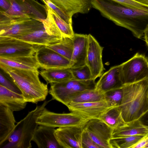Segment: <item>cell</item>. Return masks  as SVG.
Listing matches in <instances>:
<instances>
[{
  "mask_svg": "<svg viewBox=\"0 0 148 148\" xmlns=\"http://www.w3.org/2000/svg\"><path fill=\"white\" fill-rule=\"evenodd\" d=\"M119 108L126 123L140 119L148 112V79L123 84Z\"/></svg>",
  "mask_w": 148,
  "mask_h": 148,
  "instance_id": "obj_2",
  "label": "cell"
},
{
  "mask_svg": "<svg viewBox=\"0 0 148 148\" xmlns=\"http://www.w3.org/2000/svg\"><path fill=\"white\" fill-rule=\"evenodd\" d=\"M46 46L70 61L73 49L72 38L63 37L59 42Z\"/></svg>",
  "mask_w": 148,
  "mask_h": 148,
  "instance_id": "obj_29",
  "label": "cell"
},
{
  "mask_svg": "<svg viewBox=\"0 0 148 148\" xmlns=\"http://www.w3.org/2000/svg\"><path fill=\"white\" fill-rule=\"evenodd\" d=\"M27 103L21 94L13 92L0 85V105L7 107L13 112L24 109Z\"/></svg>",
  "mask_w": 148,
  "mask_h": 148,
  "instance_id": "obj_22",
  "label": "cell"
},
{
  "mask_svg": "<svg viewBox=\"0 0 148 148\" xmlns=\"http://www.w3.org/2000/svg\"><path fill=\"white\" fill-rule=\"evenodd\" d=\"M50 101H45L42 105L29 112L16 125L14 130L8 140L0 148H30L31 141L39 125L36 121L38 116Z\"/></svg>",
  "mask_w": 148,
  "mask_h": 148,
  "instance_id": "obj_4",
  "label": "cell"
},
{
  "mask_svg": "<svg viewBox=\"0 0 148 148\" xmlns=\"http://www.w3.org/2000/svg\"><path fill=\"white\" fill-rule=\"evenodd\" d=\"M0 63L12 68L23 70L36 71L40 68L34 55L29 56L0 57Z\"/></svg>",
  "mask_w": 148,
  "mask_h": 148,
  "instance_id": "obj_23",
  "label": "cell"
},
{
  "mask_svg": "<svg viewBox=\"0 0 148 148\" xmlns=\"http://www.w3.org/2000/svg\"><path fill=\"white\" fill-rule=\"evenodd\" d=\"M146 138L148 142V134H147V136Z\"/></svg>",
  "mask_w": 148,
  "mask_h": 148,
  "instance_id": "obj_41",
  "label": "cell"
},
{
  "mask_svg": "<svg viewBox=\"0 0 148 148\" xmlns=\"http://www.w3.org/2000/svg\"><path fill=\"white\" fill-rule=\"evenodd\" d=\"M73 78L79 80H93L90 71L86 65L76 67L70 68Z\"/></svg>",
  "mask_w": 148,
  "mask_h": 148,
  "instance_id": "obj_32",
  "label": "cell"
},
{
  "mask_svg": "<svg viewBox=\"0 0 148 148\" xmlns=\"http://www.w3.org/2000/svg\"><path fill=\"white\" fill-rule=\"evenodd\" d=\"M138 2L148 5V0H134Z\"/></svg>",
  "mask_w": 148,
  "mask_h": 148,
  "instance_id": "obj_39",
  "label": "cell"
},
{
  "mask_svg": "<svg viewBox=\"0 0 148 148\" xmlns=\"http://www.w3.org/2000/svg\"><path fill=\"white\" fill-rule=\"evenodd\" d=\"M16 123L13 112L0 105V146L8 140L13 132Z\"/></svg>",
  "mask_w": 148,
  "mask_h": 148,
  "instance_id": "obj_21",
  "label": "cell"
},
{
  "mask_svg": "<svg viewBox=\"0 0 148 148\" xmlns=\"http://www.w3.org/2000/svg\"><path fill=\"white\" fill-rule=\"evenodd\" d=\"M145 117V121L148 124V114H147Z\"/></svg>",
  "mask_w": 148,
  "mask_h": 148,
  "instance_id": "obj_40",
  "label": "cell"
},
{
  "mask_svg": "<svg viewBox=\"0 0 148 148\" xmlns=\"http://www.w3.org/2000/svg\"><path fill=\"white\" fill-rule=\"evenodd\" d=\"M40 74L47 82V84L60 83L73 79L70 68L44 69Z\"/></svg>",
  "mask_w": 148,
  "mask_h": 148,
  "instance_id": "obj_26",
  "label": "cell"
},
{
  "mask_svg": "<svg viewBox=\"0 0 148 148\" xmlns=\"http://www.w3.org/2000/svg\"><path fill=\"white\" fill-rule=\"evenodd\" d=\"M44 29L42 22L37 19L13 16L0 11V36L15 38Z\"/></svg>",
  "mask_w": 148,
  "mask_h": 148,
  "instance_id": "obj_5",
  "label": "cell"
},
{
  "mask_svg": "<svg viewBox=\"0 0 148 148\" xmlns=\"http://www.w3.org/2000/svg\"><path fill=\"white\" fill-rule=\"evenodd\" d=\"M1 69L0 72V85L16 93L21 94V92L11 77Z\"/></svg>",
  "mask_w": 148,
  "mask_h": 148,
  "instance_id": "obj_33",
  "label": "cell"
},
{
  "mask_svg": "<svg viewBox=\"0 0 148 148\" xmlns=\"http://www.w3.org/2000/svg\"><path fill=\"white\" fill-rule=\"evenodd\" d=\"M36 45L14 38L0 36V57H17L34 55Z\"/></svg>",
  "mask_w": 148,
  "mask_h": 148,
  "instance_id": "obj_10",
  "label": "cell"
},
{
  "mask_svg": "<svg viewBox=\"0 0 148 148\" xmlns=\"http://www.w3.org/2000/svg\"><path fill=\"white\" fill-rule=\"evenodd\" d=\"M34 55L43 69L71 67L69 60L46 46L36 45Z\"/></svg>",
  "mask_w": 148,
  "mask_h": 148,
  "instance_id": "obj_12",
  "label": "cell"
},
{
  "mask_svg": "<svg viewBox=\"0 0 148 148\" xmlns=\"http://www.w3.org/2000/svg\"><path fill=\"white\" fill-rule=\"evenodd\" d=\"M66 106L71 112L78 113L90 119H100L105 112L112 108L106 101L84 103H71Z\"/></svg>",
  "mask_w": 148,
  "mask_h": 148,
  "instance_id": "obj_16",
  "label": "cell"
},
{
  "mask_svg": "<svg viewBox=\"0 0 148 148\" xmlns=\"http://www.w3.org/2000/svg\"><path fill=\"white\" fill-rule=\"evenodd\" d=\"M121 86L103 93L105 100L111 107H113L120 106L123 96Z\"/></svg>",
  "mask_w": 148,
  "mask_h": 148,
  "instance_id": "obj_31",
  "label": "cell"
},
{
  "mask_svg": "<svg viewBox=\"0 0 148 148\" xmlns=\"http://www.w3.org/2000/svg\"><path fill=\"white\" fill-rule=\"evenodd\" d=\"M84 129L101 148H111L110 141L113 129L101 120L90 119L85 124Z\"/></svg>",
  "mask_w": 148,
  "mask_h": 148,
  "instance_id": "obj_14",
  "label": "cell"
},
{
  "mask_svg": "<svg viewBox=\"0 0 148 148\" xmlns=\"http://www.w3.org/2000/svg\"><path fill=\"white\" fill-rule=\"evenodd\" d=\"M34 134L32 141L40 148H62L56 138L55 128L39 125Z\"/></svg>",
  "mask_w": 148,
  "mask_h": 148,
  "instance_id": "obj_19",
  "label": "cell"
},
{
  "mask_svg": "<svg viewBox=\"0 0 148 148\" xmlns=\"http://www.w3.org/2000/svg\"><path fill=\"white\" fill-rule=\"evenodd\" d=\"M120 65L121 79L123 84L148 79V60L143 55L137 53Z\"/></svg>",
  "mask_w": 148,
  "mask_h": 148,
  "instance_id": "obj_7",
  "label": "cell"
},
{
  "mask_svg": "<svg viewBox=\"0 0 148 148\" xmlns=\"http://www.w3.org/2000/svg\"><path fill=\"white\" fill-rule=\"evenodd\" d=\"M70 19L75 14L88 13L92 7L91 0H49Z\"/></svg>",
  "mask_w": 148,
  "mask_h": 148,
  "instance_id": "obj_17",
  "label": "cell"
},
{
  "mask_svg": "<svg viewBox=\"0 0 148 148\" xmlns=\"http://www.w3.org/2000/svg\"><path fill=\"white\" fill-rule=\"evenodd\" d=\"M144 35L145 41L148 46V24L147 25L144 30Z\"/></svg>",
  "mask_w": 148,
  "mask_h": 148,
  "instance_id": "obj_38",
  "label": "cell"
},
{
  "mask_svg": "<svg viewBox=\"0 0 148 148\" xmlns=\"http://www.w3.org/2000/svg\"><path fill=\"white\" fill-rule=\"evenodd\" d=\"M11 5L7 11L8 15L14 17L29 18L39 21L45 19L47 8L35 0H9Z\"/></svg>",
  "mask_w": 148,
  "mask_h": 148,
  "instance_id": "obj_9",
  "label": "cell"
},
{
  "mask_svg": "<svg viewBox=\"0 0 148 148\" xmlns=\"http://www.w3.org/2000/svg\"><path fill=\"white\" fill-rule=\"evenodd\" d=\"M45 5L53 10L63 20L68 23L72 24L70 19L62 11L58 8L49 0H42Z\"/></svg>",
  "mask_w": 148,
  "mask_h": 148,
  "instance_id": "obj_36",
  "label": "cell"
},
{
  "mask_svg": "<svg viewBox=\"0 0 148 148\" xmlns=\"http://www.w3.org/2000/svg\"><path fill=\"white\" fill-rule=\"evenodd\" d=\"M103 48L94 36L90 34L88 35L86 64L95 80L101 77L104 70L102 60Z\"/></svg>",
  "mask_w": 148,
  "mask_h": 148,
  "instance_id": "obj_11",
  "label": "cell"
},
{
  "mask_svg": "<svg viewBox=\"0 0 148 148\" xmlns=\"http://www.w3.org/2000/svg\"><path fill=\"white\" fill-rule=\"evenodd\" d=\"M132 9L148 11V5L134 0H111Z\"/></svg>",
  "mask_w": 148,
  "mask_h": 148,
  "instance_id": "obj_34",
  "label": "cell"
},
{
  "mask_svg": "<svg viewBox=\"0 0 148 148\" xmlns=\"http://www.w3.org/2000/svg\"><path fill=\"white\" fill-rule=\"evenodd\" d=\"M123 85L121 79L120 64L111 67L102 74L96 83L95 89L103 93Z\"/></svg>",
  "mask_w": 148,
  "mask_h": 148,
  "instance_id": "obj_18",
  "label": "cell"
},
{
  "mask_svg": "<svg viewBox=\"0 0 148 148\" xmlns=\"http://www.w3.org/2000/svg\"><path fill=\"white\" fill-rule=\"evenodd\" d=\"M146 135H138L111 138L110 141L111 148H132Z\"/></svg>",
  "mask_w": 148,
  "mask_h": 148,
  "instance_id": "obj_30",
  "label": "cell"
},
{
  "mask_svg": "<svg viewBox=\"0 0 148 148\" xmlns=\"http://www.w3.org/2000/svg\"><path fill=\"white\" fill-rule=\"evenodd\" d=\"M95 80H79L73 78L69 80L50 84L49 93L52 99L66 105L69 98L80 92L95 88Z\"/></svg>",
  "mask_w": 148,
  "mask_h": 148,
  "instance_id": "obj_6",
  "label": "cell"
},
{
  "mask_svg": "<svg viewBox=\"0 0 148 148\" xmlns=\"http://www.w3.org/2000/svg\"><path fill=\"white\" fill-rule=\"evenodd\" d=\"M148 134V125L144 123L140 119L127 123L113 129L112 138L128 136Z\"/></svg>",
  "mask_w": 148,
  "mask_h": 148,
  "instance_id": "obj_25",
  "label": "cell"
},
{
  "mask_svg": "<svg viewBox=\"0 0 148 148\" xmlns=\"http://www.w3.org/2000/svg\"><path fill=\"white\" fill-rule=\"evenodd\" d=\"M113 2L91 0L92 7L103 16L130 30L136 38H141L148 24V11L132 9Z\"/></svg>",
  "mask_w": 148,
  "mask_h": 148,
  "instance_id": "obj_1",
  "label": "cell"
},
{
  "mask_svg": "<svg viewBox=\"0 0 148 148\" xmlns=\"http://www.w3.org/2000/svg\"><path fill=\"white\" fill-rule=\"evenodd\" d=\"M90 119L75 112L58 113L50 111L45 108L37 118L36 122L39 125L56 128L84 125Z\"/></svg>",
  "mask_w": 148,
  "mask_h": 148,
  "instance_id": "obj_8",
  "label": "cell"
},
{
  "mask_svg": "<svg viewBox=\"0 0 148 148\" xmlns=\"http://www.w3.org/2000/svg\"><path fill=\"white\" fill-rule=\"evenodd\" d=\"M100 119L113 129L127 123L123 119L119 106L109 110L102 116Z\"/></svg>",
  "mask_w": 148,
  "mask_h": 148,
  "instance_id": "obj_28",
  "label": "cell"
},
{
  "mask_svg": "<svg viewBox=\"0 0 148 148\" xmlns=\"http://www.w3.org/2000/svg\"><path fill=\"white\" fill-rule=\"evenodd\" d=\"M0 67L11 77L27 102L37 103L46 99L49 91L47 84L41 82L38 71L17 69L0 63Z\"/></svg>",
  "mask_w": 148,
  "mask_h": 148,
  "instance_id": "obj_3",
  "label": "cell"
},
{
  "mask_svg": "<svg viewBox=\"0 0 148 148\" xmlns=\"http://www.w3.org/2000/svg\"><path fill=\"white\" fill-rule=\"evenodd\" d=\"M82 148H101L92 139L84 129L82 135Z\"/></svg>",
  "mask_w": 148,
  "mask_h": 148,
  "instance_id": "obj_35",
  "label": "cell"
},
{
  "mask_svg": "<svg viewBox=\"0 0 148 148\" xmlns=\"http://www.w3.org/2000/svg\"><path fill=\"white\" fill-rule=\"evenodd\" d=\"M85 124L60 127L55 129L56 138L62 148H82V137Z\"/></svg>",
  "mask_w": 148,
  "mask_h": 148,
  "instance_id": "obj_13",
  "label": "cell"
},
{
  "mask_svg": "<svg viewBox=\"0 0 148 148\" xmlns=\"http://www.w3.org/2000/svg\"><path fill=\"white\" fill-rule=\"evenodd\" d=\"M72 38L73 49L71 67L84 66L86 64L88 35L75 34Z\"/></svg>",
  "mask_w": 148,
  "mask_h": 148,
  "instance_id": "obj_20",
  "label": "cell"
},
{
  "mask_svg": "<svg viewBox=\"0 0 148 148\" xmlns=\"http://www.w3.org/2000/svg\"><path fill=\"white\" fill-rule=\"evenodd\" d=\"M105 101L103 93L96 89L88 90L76 93L68 100L66 106L70 103H84Z\"/></svg>",
  "mask_w": 148,
  "mask_h": 148,
  "instance_id": "obj_27",
  "label": "cell"
},
{
  "mask_svg": "<svg viewBox=\"0 0 148 148\" xmlns=\"http://www.w3.org/2000/svg\"><path fill=\"white\" fill-rule=\"evenodd\" d=\"M11 4L9 0H0V11L5 12L10 8Z\"/></svg>",
  "mask_w": 148,
  "mask_h": 148,
  "instance_id": "obj_37",
  "label": "cell"
},
{
  "mask_svg": "<svg viewBox=\"0 0 148 148\" xmlns=\"http://www.w3.org/2000/svg\"><path fill=\"white\" fill-rule=\"evenodd\" d=\"M47 16L41 20L45 29L53 34H57L61 32L63 37L72 38L74 34L72 24L62 19L53 10L46 5Z\"/></svg>",
  "mask_w": 148,
  "mask_h": 148,
  "instance_id": "obj_15",
  "label": "cell"
},
{
  "mask_svg": "<svg viewBox=\"0 0 148 148\" xmlns=\"http://www.w3.org/2000/svg\"><path fill=\"white\" fill-rule=\"evenodd\" d=\"M147 98L148 99V92H147Z\"/></svg>",
  "mask_w": 148,
  "mask_h": 148,
  "instance_id": "obj_42",
  "label": "cell"
},
{
  "mask_svg": "<svg viewBox=\"0 0 148 148\" xmlns=\"http://www.w3.org/2000/svg\"><path fill=\"white\" fill-rule=\"evenodd\" d=\"M62 38L49 35L44 29L35 31L15 38L34 45L47 46L59 42Z\"/></svg>",
  "mask_w": 148,
  "mask_h": 148,
  "instance_id": "obj_24",
  "label": "cell"
}]
</instances>
